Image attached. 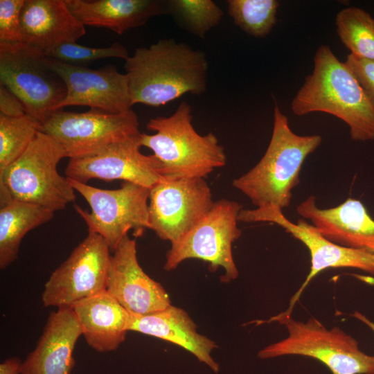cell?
I'll use <instances>...</instances> for the list:
<instances>
[{"instance_id": "1", "label": "cell", "mask_w": 374, "mask_h": 374, "mask_svg": "<svg viewBox=\"0 0 374 374\" xmlns=\"http://www.w3.org/2000/svg\"><path fill=\"white\" fill-rule=\"evenodd\" d=\"M124 69L132 105L159 107L185 93L201 95L206 90L205 53L172 39L136 48Z\"/></svg>"}, {"instance_id": "2", "label": "cell", "mask_w": 374, "mask_h": 374, "mask_svg": "<svg viewBox=\"0 0 374 374\" xmlns=\"http://www.w3.org/2000/svg\"><path fill=\"white\" fill-rule=\"evenodd\" d=\"M291 109L297 116L317 112L332 114L348 125L353 140H374V105L328 45L317 48L312 73L293 98Z\"/></svg>"}, {"instance_id": "3", "label": "cell", "mask_w": 374, "mask_h": 374, "mask_svg": "<svg viewBox=\"0 0 374 374\" xmlns=\"http://www.w3.org/2000/svg\"><path fill=\"white\" fill-rule=\"evenodd\" d=\"M320 135L301 136L291 130L278 105L274 108L271 137L259 162L232 185L249 198L256 208H287L292 190L300 182L301 167L321 143Z\"/></svg>"}, {"instance_id": "4", "label": "cell", "mask_w": 374, "mask_h": 374, "mask_svg": "<svg viewBox=\"0 0 374 374\" xmlns=\"http://www.w3.org/2000/svg\"><path fill=\"white\" fill-rule=\"evenodd\" d=\"M192 108L181 102L168 117L150 119L153 134L141 133V145L150 149L159 174L163 179L204 178L225 166L224 148L215 135L199 134L193 127Z\"/></svg>"}, {"instance_id": "5", "label": "cell", "mask_w": 374, "mask_h": 374, "mask_svg": "<svg viewBox=\"0 0 374 374\" xmlns=\"http://www.w3.org/2000/svg\"><path fill=\"white\" fill-rule=\"evenodd\" d=\"M67 157L63 147L48 134L39 131L28 149L0 173V206L12 201L63 210L75 199L68 178L57 165Z\"/></svg>"}, {"instance_id": "6", "label": "cell", "mask_w": 374, "mask_h": 374, "mask_svg": "<svg viewBox=\"0 0 374 374\" xmlns=\"http://www.w3.org/2000/svg\"><path fill=\"white\" fill-rule=\"evenodd\" d=\"M271 321L285 326L288 335L260 350L259 358L302 355L322 362L332 374H374V355L362 352L356 339L339 327L328 330L314 318L296 321L285 312L267 322Z\"/></svg>"}, {"instance_id": "7", "label": "cell", "mask_w": 374, "mask_h": 374, "mask_svg": "<svg viewBox=\"0 0 374 374\" xmlns=\"http://www.w3.org/2000/svg\"><path fill=\"white\" fill-rule=\"evenodd\" d=\"M41 51L20 42H0V84L22 103L40 125L66 95L63 80L47 65Z\"/></svg>"}, {"instance_id": "8", "label": "cell", "mask_w": 374, "mask_h": 374, "mask_svg": "<svg viewBox=\"0 0 374 374\" xmlns=\"http://www.w3.org/2000/svg\"><path fill=\"white\" fill-rule=\"evenodd\" d=\"M91 208L89 212L74 208L86 223L89 232L100 235L113 251L130 231L135 237L150 229V188L128 181L114 190L98 188L68 178Z\"/></svg>"}, {"instance_id": "9", "label": "cell", "mask_w": 374, "mask_h": 374, "mask_svg": "<svg viewBox=\"0 0 374 374\" xmlns=\"http://www.w3.org/2000/svg\"><path fill=\"white\" fill-rule=\"evenodd\" d=\"M242 205L222 199L215 202L208 213L184 237L174 244L166 254L163 268L175 269L185 260L196 258L210 263V268L224 270V282L238 276L234 262L232 244L242 231L238 226V215Z\"/></svg>"}, {"instance_id": "10", "label": "cell", "mask_w": 374, "mask_h": 374, "mask_svg": "<svg viewBox=\"0 0 374 374\" xmlns=\"http://www.w3.org/2000/svg\"><path fill=\"white\" fill-rule=\"evenodd\" d=\"M139 125L138 116L132 109L121 114L59 109L40 125L39 131L53 137L63 147L66 157L73 159L98 154L139 134Z\"/></svg>"}, {"instance_id": "11", "label": "cell", "mask_w": 374, "mask_h": 374, "mask_svg": "<svg viewBox=\"0 0 374 374\" xmlns=\"http://www.w3.org/2000/svg\"><path fill=\"white\" fill-rule=\"evenodd\" d=\"M109 249L100 235L89 232L46 281L42 295L43 305L71 306L105 291Z\"/></svg>"}, {"instance_id": "12", "label": "cell", "mask_w": 374, "mask_h": 374, "mask_svg": "<svg viewBox=\"0 0 374 374\" xmlns=\"http://www.w3.org/2000/svg\"><path fill=\"white\" fill-rule=\"evenodd\" d=\"M213 204L211 188L203 178L163 179L150 188V229L174 244L208 213Z\"/></svg>"}, {"instance_id": "13", "label": "cell", "mask_w": 374, "mask_h": 374, "mask_svg": "<svg viewBox=\"0 0 374 374\" xmlns=\"http://www.w3.org/2000/svg\"><path fill=\"white\" fill-rule=\"evenodd\" d=\"M238 221L274 223L302 242L308 249L311 257L310 271L298 292L292 298L289 308L285 311L288 314L292 313L295 303L312 279L328 268L351 267L374 274L373 252L333 243L303 218L299 219L296 224L291 222L285 217L281 209L274 207L247 210L242 208L238 215Z\"/></svg>"}, {"instance_id": "14", "label": "cell", "mask_w": 374, "mask_h": 374, "mask_svg": "<svg viewBox=\"0 0 374 374\" xmlns=\"http://www.w3.org/2000/svg\"><path fill=\"white\" fill-rule=\"evenodd\" d=\"M48 67L64 82L66 95L57 111L67 106H87L91 109L121 114L132 109L127 78L116 66L93 69L46 57Z\"/></svg>"}, {"instance_id": "15", "label": "cell", "mask_w": 374, "mask_h": 374, "mask_svg": "<svg viewBox=\"0 0 374 374\" xmlns=\"http://www.w3.org/2000/svg\"><path fill=\"white\" fill-rule=\"evenodd\" d=\"M141 134L114 143L98 154L69 159L66 177L84 184L92 179L121 180L151 188L163 179L152 154L141 153Z\"/></svg>"}, {"instance_id": "16", "label": "cell", "mask_w": 374, "mask_h": 374, "mask_svg": "<svg viewBox=\"0 0 374 374\" xmlns=\"http://www.w3.org/2000/svg\"><path fill=\"white\" fill-rule=\"evenodd\" d=\"M106 291L130 313L144 315L171 305L168 294L140 266L135 239L125 235L110 256Z\"/></svg>"}, {"instance_id": "17", "label": "cell", "mask_w": 374, "mask_h": 374, "mask_svg": "<svg viewBox=\"0 0 374 374\" xmlns=\"http://www.w3.org/2000/svg\"><path fill=\"white\" fill-rule=\"evenodd\" d=\"M296 212L333 243L374 252V219L361 201L348 198L337 206L319 208L316 197L310 195L297 206Z\"/></svg>"}, {"instance_id": "18", "label": "cell", "mask_w": 374, "mask_h": 374, "mask_svg": "<svg viewBox=\"0 0 374 374\" xmlns=\"http://www.w3.org/2000/svg\"><path fill=\"white\" fill-rule=\"evenodd\" d=\"M82 335L71 306L58 307L49 315L35 348L22 362L20 374H70L73 352Z\"/></svg>"}, {"instance_id": "19", "label": "cell", "mask_w": 374, "mask_h": 374, "mask_svg": "<svg viewBox=\"0 0 374 374\" xmlns=\"http://www.w3.org/2000/svg\"><path fill=\"white\" fill-rule=\"evenodd\" d=\"M86 33L65 0H25L20 24V42L45 55L65 43L76 42Z\"/></svg>"}, {"instance_id": "20", "label": "cell", "mask_w": 374, "mask_h": 374, "mask_svg": "<svg viewBox=\"0 0 374 374\" xmlns=\"http://www.w3.org/2000/svg\"><path fill=\"white\" fill-rule=\"evenodd\" d=\"M128 331H135L168 341L192 353L214 373L220 365L211 356L215 343L197 331V326L183 309L170 305L148 314L130 313Z\"/></svg>"}, {"instance_id": "21", "label": "cell", "mask_w": 374, "mask_h": 374, "mask_svg": "<svg viewBox=\"0 0 374 374\" xmlns=\"http://www.w3.org/2000/svg\"><path fill=\"white\" fill-rule=\"evenodd\" d=\"M88 345L98 352L116 350L125 341L130 312L106 290L71 306Z\"/></svg>"}, {"instance_id": "22", "label": "cell", "mask_w": 374, "mask_h": 374, "mask_svg": "<svg viewBox=\"0 0 374 374\" xmlns=\"http://www.w3.org/2000/svg\"><path fill=\"white\" fill-rule=\"evenodd\" d=\"M85 26L103 27L121 35L143 26L150 18L167 15L163 0H65Z\"/></svg>"}, {"instance_id": "23", "label": "cell", "mask_w": 374, "mask_h": 374, "mask_svg": "<svg viewBox=\"0 0 374 374\" xmlns=\"http://www.w3.org/2000/svg\"><path fill=\"white\" fill-rule=\"evenodd\" d=\"M51 209L19 201L0 206V268L15 262L21 242L32 229L42 225L54 216Z\"/></svg>"}, {"instance_id": "24", "label": "cell", "mask_w": 374, "mask_h": 374, "mask_svg": "<svg viewBox=\"0 0 374 374\" xmlns=\"http://www.w3.org/2000/svg\"><path fill=\"white\" fill-rule=\"evenodd\" d=\"M337 35L343 44L357 57L374 60V19L364 10L348 7L336 16Z\"/></svg>"}, {"instance_id": "25", "label": "cell", "mask_w": 374, "mask_h": 374, "mask_svg": "<svg viewBox=\"0 0 374 374\" xmlns=\"http://www.w3.org/2000/svg\"><path fill=\"white\" fill-rule=\"evenodd\" d=\"M39 127L40 123L26 113L19 116L0 114V173L28 149Z\"/></svg>"}, {"instance_id": "26", "label": "cell", "mask_w": 374, "mask_h": 374, "mask_svg": "<svg viewBox=\"0 0 374 374\" xmlns=\"http://www.w3.org/2000/svg\"><path fill=\"white\" fill-rule=\"evenodd\" d=\"M168 14L183 29L200 38L221 21L223 11L211 0H168Z\"/></svg>"}, {"instance_id": "27", "label": "cell", "mask_w": 374, "mask_h": 374, "mask_svg": "<svg viewBox=\"0 0 374 374\" xmlns=\"http://www.w3.org/2000/svg\"><path fill=\"white\" fill-rule=\"evenodd\" d=\"M228 13L234 24L255 37H265L276 23V0H229Z\"/></svg>"}, {"instance_id": "28", "label": "cell", "mask_w": 374, "mask_h": 374, "mask_svg": "<svg viewBox=\"0 0 374 374\" xmlns=\"http://www.w3.org/2000/svg\"><path fill=\"white\" fill-rule=\"evenodd\" d=\"M45 55L62 62L77 66L110 57L125 60L130 57L127 48L118 42L107 47H89L76 42L65 43L49 51Z\"/></svg>"}, {"instance_id": "29", "label": "cell", "mask_w": 374, "mask_h": 374, "mask_svg": "<svg viewBox=\"0 0 374 374\" xmlns=\"http://www.w3.org/2000/svg\"><path fill=\"white\" fill-rule=\"evenodd\" d=\"M24 2L25 0H0V42H19Z\"/></svg>"}, {"instance_id": "30", "label": "cell", "mask_w": 374, "mask_h": 374, "mask_svg": "<svg viewBox=\"0 0 374 374\" xmlns=\"http://www.w3.org/2000/svg\"><path fill=\"white\" fill-rule=\"evenodd\" d=\"M374 105V60L348 54L344 62Z\"/></svg>"}, {"instance_id": "31", "label": "cell", "mask_w": 374, "mask_h": 374, "mask_svg": "<svg viewBox=\"0 0 374 374\" xmlns=\"http://www.w3.org/2000/svg\"><path fill=\"white\" fill-rule=\"evenodd\" d=\"M0 114L6 116H19L26 114L20 100L6 87L0 84Z\"/></svg>"}, {"instance_id": "32", "label": "cell", "mask_w": 374, "mask_h": 374, "mask_svg": "<svg viewBox=\"0 0 374 374\" xmlns=\"http://www.w3.org/2000/svg\"><path fill=\"white\" fill-rule=\"evenodd\" d=\"M21 364L17 357L7 359L0 364V374H20Z\"/></svg>"}, {"instance_id": "33", "label": "cell", "mask_w": 374, "mask_h": 374, "mask_svg": "<svg viewBox=\"0 0 374 374\" xmlns=\"http://www.w3.org/2000/svg\"><path fill=\"white\" fill-rule=\"evenodd\" d=\"M353 316L357 319L358 320L361 321L362 322L366 324L374 332V323L370 321L368 318H366L364 315L361 314L360 312L355 311Z\"/></svg>"}, {"instance_id": "34", "label": "cell", "mask_w": 374, "mask_h": 374, "mask_svg": "<svg viewBox=\"0 0 374 374\" xmlns=\"http://www.w3.org/2000/svg\"><path fill=\"white\" fill-rule=\"evenodd\" d=\"M373 264H374V252H373Z\"/></svg>"}]
</instances>
